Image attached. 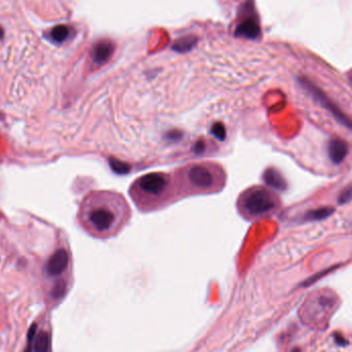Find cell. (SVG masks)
I'll return each instance as SVG.
<instances>
[{
    "label": "cell",
    "instance_id": "obj_21",
    "mask_svg": "<svg viewBox=\"0 0 352 352\" xmlns=\"http://www.w3.org/2000/svg\"><path fill=\"white\" fill-rule=\"evenodd\" d=\"M195 150H196L197 153L202 152V150H203V143H202V142H199V143L195 146Z\"/></svg>",
    "mask_w": 352,
    "mask_h": 352
},
{
    "label": "cell",
    "instance_id": "obj_4",
    "mask_svg": "<svg viewBox=\"0 0 352 352\" xmlns=\"http://www.w3.org/2000/svg\"><path fill=\"white\" fill-rule=\"evenodd\" d=\"M168 180L164 174L150 173L146 174L138 181L139 189L150 195H159L166 189Z\"/></svg>",
    "mask_w": 352,
    "mask_h": 352
},
{
    "label": "cell",
    "instance_id": "obj_3",
    "mask_svg": "<svg viewBox=\"0 0 352 352\" xmlns=\"http://www.w3.org/2000/svg\"><path fill=\"white\" fill-rule=\"evenodd\" d=\"M89 220L98 232H107L115 220V214L108 207H98L92 210Z\"/></svg>",
    "mask_w": 352,
    "mask_h": 352
},
{
    "label": "cell",
    "instance_id": "obj_18",
    "mask_svg": "<svg viewBox=\"0 0 352 352\" xmlns=\"http://www.w3.org/2000/svg\"><path fill=\"white\" fill-rule=\"evenodd\" d=\"M211 132L214 135V137L219 139V140H223L225 138V129L223 127V125L220 123L213 125Z\"/></svg>",
    "mask_w": 352,
    "mask_h": 352
},
{
    "label": "cell",
    "instance_id": "obj_5",
    "mask_svg": "<svg viewBox=\"0 0 352 352\" xmlns=\"http://www.w3.org/2000/svg\"><path fill=\"white\" fill-rule=\"evenodd\" d=\"M189 179L195 187L200 189H209L214 182L212 172L203 165L193 166L189 171Z\"/></svg>",
    "mask_w": 352,
    "mask_h": 352
},
{
    "label": "cell",
    "instance_id": "obj_22",
    "mask_svg": "<svg viewBox=\"0 0 352 352\" xmlns=\"http://www.w3.org/2000/svg\"><path fill=\"white\" fill-rule=\"evenodd\" d=\"M336 340H338V342H341V343H343V344L345 343V340H344V339H342V338H341V336H339V337H338Z\"/></svg>",
    "mask_w": 352,
    "mask_h": 352
},
{
    "label": "cell",
    "instance_id": "obj_16",
    "mask_svg": "<svg viewBox=\"0 0 352 352\" xmlns=\"http://www.w3.org/2000/svg\"><path fill=\"white\" fill-rule=\"evenodd\" d=\"M66 292V282L64 280H59L56 282L52 289V296L54 299H61Z\"/></svg>",
    "mask_w": 352,
    "mask_h": 352
},
{
    "label": "cell",
    "instance_id": "obj_6",
    "mask_svg": "<svg viewBox=\"0 0 352 352\" xmlns=\"http://www.w3.org/2000/svg\"><path fill=\"white\" fill-rule=\"evenodd\" d=\"M69 257L65 249H59L49 258L46 264V271L51 276L60 275L68 266Z\"/></svg>",
    "mask_w": 352,
    "mask_h": 352
},
{
    "label": "cell",
    "instance_id": "obj_7",
    "mask_svg": "<svg viewBox=\"0 0 352 352\" xmlns=\"http://www.w3.org/2000/svg\"><path fill=\"white\" fill-rule=\"evenodd\" d=\"M348 152V144L342 139H333L328 145V154L330 160L336 165L341 164L346 159Z\"/></svg>",
    "mask_w": 352,
    "mask_h": 352
},
{
    "label": "cell",
    "instance_id": "obj_23",
    "mask_svg": "<svg viewBox=\"0 0 352 352\" xmlns=\"http://www.w3.org/2000/svg\"><path fill=\"white\" fill-rule=\"evenodd\" d=\"M4 37V29L0 27V39H2Z\"/></svg>",
    "mask_w": 352,
    "mask_h": 352
},
{
    "label": "cell",
    "instance_id": "obj_24",
    "mask_svg": "<svg viewBox=\"0 0 352 352\" xmlns=\"http://www.w3.org/2000/svg\"><path fill=\"white\" fill-rule=\"evenodd\" d=\"M291 352H301V350H300L299 348H296V349H294Z\"/></svg>",
    "mask_w": 352,
    "mask_h": 352
},
{
    "label": "cell",
    "instance_id": "obj_1",
    "mask_svg": "<svg viewBox=\"0 0 352 352\" xmlns=\"http://www.w3.org/2000/svg\"><path fill=\"white\" fill-rule=\"evenodd\" d=\"M300 85L303 87L324 109L328 110L335 120L340 123L345 128L352 131V119L342 111V109L334 103L333 100L326 95L321 89H319L315 84L310 82L305 78L299 79Z\"/></svg>",
    "mask_w": 352,
    "mask_h": 352
},
{
    "label": "cell",
    "instance_id": "obj_12",
    "mask_svg": "<svg viewBox=\"0 0 352 352\" xmlns=\"http://www.w3.org/2000/svg\"><path fill=\"white\" fill-rule=\"evenodd\" d=\"M69 33H70L69 27H67L66 25H59V26H56L51 30V32H49V36H51V38L55 42L61 43L68 38Z\"/></svg>",
    "mask_w": 352,
    "mask_h": 352
},
{
    "label": "cell",
    "instance_id": "obj_15",
    "mask_svg": "<svg viewBox=\"0 0 352 352\" xmlns=\"http://www.w3.org/2000/svg\"><path fill=\"white\" fill-rule=\"evenodd\" d=\"M338 268H339V266H333V267H331V268H329V269H325V270H323V271H321V272H318L317 274L313 275L312 277H310L309 279H307V280L303 283V286H309V285L313 284L314 282H316V281L319 280L320 278L324 277L325 275H328V274L332 273L334 270H336V269H338Z\"/></svg>",
    "mask_w": 352,
    "mask_h": 352
},
{
    "label": "cell",
    "instance_id": "obj_13",
    "mask_svg": "<svg viewBox=\"0 0 352 352\" xmlns=\"http://www.w3.org/2000/svg\"><path fill=\"white\" fill-rule=\"evenodd\" d=\"M34 351L35 352H48L49 349V337L47 333L40 332L36 337L34 342Z\"/></svg>",
    "mask_w": 352,
    "mask_h": 352
},
{
    "label": "cell",
    "instance_id": "obj_19",
    "mask_svg": "<svg viewBox=\"0 0 352 352\" xmlns=\"http://www.w3.org/2000/svg\"><path fill=\"white\" fill-rule=\"evenodd\" d=\"M36 329H37V325L36 323H33L31 326H30V329H29V332H28V338H27V342H28V345L26 347V349L24 350V352H32V341L35 337V334H36Z\"/></svg>",
    "mask_w": 352,
    "mask_h": 352
},
{
    "label": "cell",
    "instance_id": "obj_2",
    "mask_svg": "<svg viewBox=\"0 0 352 352\" xmlns=\"http://www.w3.org/2000/svg\"><path fill=\"white\" fill-rule=\"evenodd\" d=\"M274 197L264 189H254L242 198V208L250 216H261L275 208Z\"/></svg>",
    "mask_w": 352,
    "mask_h": 352
},
{
    "label": "cell",
    "instance_id": "obj_8",
    "mask_svg": "<svg viewBox=\"0 0 352 352\" xmlns=\"http://www.w3.org/2000/svg\"><path fill=\"white\" fill-rule=\"evenodd\" d=\"M114 51V44L110 40H101L93 48V60L95 63L101 65L106 63Z\"/></svg>",
    "mask_w": 352,
    "mask_h": 352
},
{
    "label": "cell",
    "instance_id": "obj_10",
    "mask_svg": "<svg viewBox=\"0 0 352 352\" xmlns=\"http://www.w3.org/2000/svg\"><path fill=\"white\" fill-rule=\"evenodd\" d=\"M264 181L269 187L277 191H285L287 188L286 182L283 179V176L277 170L273 168H270L265 172Z\"/></svg>",
    "mask_w": 352,
    "mask_h": 352
},
{
    "label": "cell",
    "instance_id": "obj_11",
    "mask_svg": "<svg viewBox=\"0 0 352 352\" xmlns=\"http://www.w3.org/2000/svg\"><path fill=\"white\" fill-rule=\"evenodd\" d=\"M335 212V209L333 207L329 206H322L316 209L309 210L303 215L304 221H319L329 218L331 215H333Z\"/></svg>",
    "mask_w": 352,
    "mask_h": 352
},
{
    "label": "cell",
    "instance_id": "obj_20",
    "mask_svg": "<svg viewBox=\"0 0 352 352\" xmlns=\"http://www.w3.org/2000/svg\"><path fill=\"white\" fill-rule=\"evenodd\" d=\"M110 166H111L112 170H114L119 174H125V173H127L128 170H129V167L127 165L120 162V161L111 160L110 161Z\"/></svg>",
    "mask_w": 352,
    "mask_h": 352
},
{
    "label": "cell",
    "instance_id": "obj_9",
    "mask_svg": "<svg viewBox=\"0 0 352 352\" xmlns=\"http://www.w3.org/2000/svg\"><path fill=\"white\" fill-rule=\"evenodd\" d=\"M260 26L255 19H247L243 21L236 30L237 36H242L248 39H255L260 35Z\"/></svg>",
    "mask_w": 352,
    "mask_h": 352
},
{
    "label": "cell",
    "instance_id": "obj_14",
    "mask_svg": "<svg viewBox=\"0 0 352 352\" xmlns=\"http://www.w3.org/2000/svg\"><path fill=\"white\" fill-rule=\"evenodd\" d=\"M195 42H196V40L193 37H186V38L180 39L178 42H176L173 45V48L176 49V51L184 53V52H187V51H189V49H191Z\"/></svg>",
    "mask_w": 352,
    "mask_h": 352
},
{
    "label": "cell",
    "instance_id": "obj_17",
    "mask_svg": "<svg viewBox=\"0 0 352 352\" xmlns=\"http://www.w3.org/2000/svg\"><path fill=\"white\" fill-rule=\"evenodd\" d=\"M352 200V185L345 188L338 197V203L340 205H344Z\"/></svg>",
    "mask_w": 352,
    "mask_h": 352
}]
</instances>
